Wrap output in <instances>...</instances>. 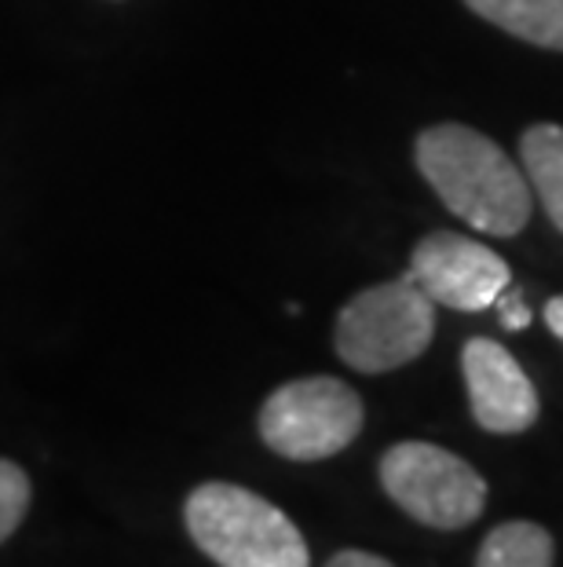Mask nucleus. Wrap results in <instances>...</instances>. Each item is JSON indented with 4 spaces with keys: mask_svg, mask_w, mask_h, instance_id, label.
<instances>
[{
    "mask_svg": "<svg viewBox=\"0 0 563 567\" xmlns=\"http://www.w3.org/2000/svg\"><path fill=\"white\" fill-rule=\"evenodd\" d=\"M545 326H549V330H553V333L560 337V341H563V293H560V297H553V300H549V305H545Z\"/></svg>",
    "mask_w": 563,
    "mask_h": 567,
    "instance_id": "4468645a",
    "label": "nucleus"
},
{
    "mask_svg": "<svg viewBox=\"0 0 563 567\" xmlns=\"http://www.w3.org/2000/svg\"><path fill=\"white\" fill-rule=\"evenodd\" d=\"M553 557L556 542L542 524L509 520L483 538L476 567H553Z\"/></svg>",
    "mask_w": 563,
    "mask_h": 567,
    "instance_id": "9d476101",
    "label": "nucleus"
},
{
    "mask_svg": "<svg viewBox=\"0 0 563 567\" xmlns=\"http://www.w3.org/2000/svg\"><path fill=\"white\" fill-rule=\"evenodd\" d=\"M363 432V400L337 378H301L260 406V440L290 462H322Z\"/></svg>",
    "mask_w": 563,
    "mask_h": 567,
    "instance_id": "39448f33",
    "label": "nucleus"
},
{
    "mask_svg": "<svg viewBox=\"0 0 563 567\" xmlns=\"http://www.w3.org/2000/svg\"><path fill=\"white\" fill-rule=\"evenodd\" d=\"M414 158L453 216L483 235L512 238L531 220V187L505 151L469 125H432Z\"/></svg>",
    "mask_w": 563,
    "mask_h": 567,
    "instance_id": "f257e3e1",
    "label": "nucleus"
},
{
    "mask_svg": "<svg viewBox=\"0 0 563 567\" xmlns=\"http://www.w3.org/2000/svg\"><path fill=\"white\" fill-rule=\"evenodd\" d=\"M184 524L220 567H311L307 542L279 505L238 484H201L187 494Z\"/></svg>",
    "mask_w": 563,
    "mask_h": 567,
    "instance_id": "f03ea898",
    "label": "nucleus"
},
{
    "mask_svg": "<svg viewBox=\"0 0 563 567\" xmlns=\"http://www.w3.org/2000/svg\"><path fill=\"white\" fill-rule=\"evenodd\" d=\"M326 567H392L385 557H377V553H363V549H344L337 553Z\"/></svg>",
    "mask_w": 563,
    "mask_h": 567,
    "instance_id": "ddd939ff",
    "label": "nucleus"
},
{
    "mask_svg": "<svg viewBox=\"0 0 563 567\" xmlns=\"http://www.w3.org/2000/svg\"><path fill=\"white\" fill-rule=\"evenodd\" d=\"M30 476L15 462L0 457V542H8L30 513Z\"/></svg>",
    "mask_w": 563,
    "mask_h": 567,
    "instance_id": "9b49d317",
    "label": "nucleus"
},
{
    "mask_svg": "<svg viewBox=\"0 0 563 567\" xmlns=\"http://www.w3.org/2000/svg\"><path fill=\"white\" fill-rule=\"evenodd\" d=\"M520 158L531 187L542 198L549 220L563 231V128L534 125L520 136Z\"/></svg>",
    "mask_w": 563,
    "mask_h": 567,
    "instance_id": "1a4fd4ad",
    "label": "nucleus"
},
{
    "mask_svg": "<svg viewBox=\"0 0 563 567\" xmlns=\"http://www.w3.org/2000/svg\"><path fill=\"white\" fill-rule=\"evenodd\" d=\"M494 308H498V319L505 330H523V326H531V308H526V300L520 289H501L498 300H494Z\"/></svg>",
    "mask_w": 563,
    "mask_h": 567,
    "instance_id": "f8f14e48",
    "label": "nucleus"
},
{
    "mask_svg": "<svg viewBox=\"0 0 563 567\" xmlns=\"http://www.w3.org/2000/svg\"><path fill=\"white\" fill-rule=\"evenodd\" d=\"M380 487L406 516L436 530L469 527L487 505L483 476L465 457L425 440H406L385 451Z\"/></svg>",
    "mask_w": 563,
    "mask_h": 567,
    "instance_id": "20e7f679",
    "label": "nucleus"
},
{
    "mask_svg": "<svg viewBox=\"0 0 563 567\" xmlns=\"http://www.w3.org/2000/svg\"><path fill=\"white\" fill-rule=\"evenodd\" d=\"M436 337V305L410 279L363 289L337 316V355L358 373H388L417 355Z\"/></svg>",
    "mask_w": 563,
    "mask_h": 567,
    "instance_id": "7ed1b4c3",
    "label": "nucleus"
},
{
    "mask_svg": "<svg viewBox=\"0 0 563 567\" xmlns=\"http://www.w3.org/2000/svg\"><path fill=\"white\" fill-rule=\"evenodd\" d=\"M461 370L479 429L494 436H520L538 421V392L509 348L490 337H472L461 348Z\"/></svg>",
    "mask_w": 563,
    "mask_h": 567,
    "instance_id": "0eeeda50",
    "label": "nucleus"
},
{
    "mask_svg": "<svg viewBox=\"0 0 563 567\" xmlns=\"http://www.w3.org/2000/svg\"><path fill=\"white\" fill-rule=\"evenodd\" d=\"M406 279L432 305L453 311H487L494 308L501 289H509L512 271L483 243L453 231H432L414 246Z\"/></svg>",
    "mask_w": 563,
    "mask_h": 567,
    "instance_id": "423d86ee",
    "label": "nucleus"
},
{
    "mask_svg": "<svg viewBox=\"0 0 563 567\" xmlns=\"http://www.w3.org/2000/svg\"><path fill=\"white\" fill-rule=\"evenodd\" d=\"M465 4L512 38L563 52V0H465Z\"/></svg>",
    "mask_w": 563,
    "mask_h": 567,
    "instance_id": "6e6552de",
    "label": "nucleus"
}]
</instances>
